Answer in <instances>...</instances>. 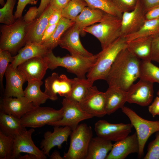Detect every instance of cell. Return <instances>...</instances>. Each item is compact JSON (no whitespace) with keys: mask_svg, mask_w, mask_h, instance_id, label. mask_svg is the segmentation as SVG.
I'll list each match as a JSON object with an SVG mask.
<instances>
[{"mask_svg":"<svg viewBox=\"0 0 159 159\" xmlns=\"http://www.w3.org/2000/svg\"><path fill=\"white\" fill-rule=\"evenodd\" d=\"M146 20L159 18V5L155 6L147 11L145 13Z\"/></svg>","mask_w":159,"mask_h":159,"instance_id":"c3c4849f","label":"cell"},{"mask_svg":"<svg viewBox=\"0 0 159 159\" xmlns=\"http://www.w3.org/2000/svg\"><path fill=\"white\" fill-rule=\"evenodd\" d=\"M14 144V137L6 135L0 131V159H11Z\"/></svg>","mask_w":159,"mask_h":159,"instance_id":"d590c367","label":"cell"},{"mask_svg":"<svg viewBox=\"0 0 159 159\" xmlns=\"http://www.w3.org/2000/svg\"><path fill=\"white\" fill-rule=\"evenodd\" d=\"M19 159H38V158L35 155L31 154H27L23 156L21 155L19 158Z\"/></svg>","mask_w":159,"mask_h":159,"instance_id":"f5cc1de1","label":"cell"},{"mask_svg":"<svg viewBox=\"0 0 159 159\" xmlns=\"http://www.w3.org/2000/svg\"><path fill=\"white\" fill-rule=\"evenodd\" d=\"M31 23L25 22L21 17L11 24L1 25L0 49L8 51L11 54L18 53L26 43V37Z\"/></svg>","mask_w":159,"mask_h":159,"instance_id":"277c9868","label":"cell"},{"mask_svg":"<svg viewBox=\"0 0 159 159\" xmlns=\"http://www.w3.org/2000/svg\"><path fill=\"white\" fill-rule=\"evenodd\" d=\"M50 0H41L40 4L38 8V18L43 13L45 9L49 4Z\"/></svg>","mask_w":159,"mask_h":159,"instance_id":"f907efd6","label":"cell"},{"mask_svg":"<svg viewBox=\"0 0 159 159\" xmlns=\"http://www.w3.org/2000/svg\"><path fill=\"white\" fill-rule=\"evenodd\" d=\"M132 127L131 123L112 124L105 120H100L95 123V131L97 136L116 142L128 135Z\"/></svg>","mask_w":159,"mask_h":159,"instance_id":"30bf717a","label":"cell"},{"mask_svg":"<svg viewBox=\"0 0 159 159\" xmlns=\"http://www.w3.org/2000/svg\"><path fill=\"white\" fill-rule=\"evenodd\" d=\"M159 34V18L146 20L136 32L125 37L127 41L141 37H155Z\"/></svg>","mask_w":159,"mask_h":159,"instance_id":"1f68e13d","label":"cell"},{"mask_svg":"<svg viewBox=\"0 0 159 159\" xmlns=\"http://www.w3.org/2000/svg\"><path fill=\"white\" fill-rule=\"evenodd\" d=\"M141 60L127 47L117 57L106 77L109 87L120 88L127 91L139 78Z\"/></svg>","mask_w":159,"mask_h":159,"instance_id":"6da1fadb","label":"cell"},{"mask_svg":"<svg viewBox=\"0 0 159 159\" xmlns=\"http://www.w3.org/2000/svg\"><path fill=\"white\" fill-rule=\"evenodd\" d=\"M27 82V85L24 90V96L35 107L40 106L49 99L45 93L40 90V87L43 83L42 80H32Z\"/></svg>","mask_w":159,"mask_h":159,"instance_id":"f1b7e54d","label":"cell"},{"mask_svg":"<svg viewBox=\"0 0 159 159\" xmlns=\"http://www.w3.org/2000/svg\"><path fill=\"white\" fill-rule=\"evenodd\" d=\"M71 0H50L49 5L53 10H62Z\"/></svg>","mask_w":159,"mask_h":159,"instance_id":"ee69618b","label":"cell"},{"mask_svg":"<svg viewBox=\"0 0 159 159\" xmlns=\"http://www.w3.org/2000/svg\"><path fill=\"white\" fill-rule=\"evenodd\" d=\"M139 142L136 132L115 142L106 159H124L132 153H138Z\"/></svg>","mask_w":159,"mask_h":159,"instance_id":"ffe728a7","label":"cell"},{"mask_svg":"<svg viewBox=\"0 0 159 159\" xmlns=\"http://www.w3.org/2000/svg\"><path fill=\"white\" fill-rule=\"evenodd\" d=\"M105 94L106 114L110 115L121 108L127 102V91L120 88L109 87Z\"/></svg>","mask_w":159,"mask_h":159,"instance_id":"d4e9b609","label":"cell"},{"mask_svg":"<svg viewBox=\"0 0 159 159\" xmlns=\"http://www.w3.org/2000/svg\"><path fill=\"white\" fill-rule=\"evenodd\" d=\"M113 145L112 141L102 137L92 138L85 159H106Z\"/></svg>","mask_w":159,"mask_h":159,"instance_id":"484cf974","label":"cell"},{"mask_svg":"<svg viewBox=\"0 0 159 159\" xmlns=\"http://www.w3.org/2000/svg\"><path fill=\"white\" fill-rule=\"evenodd\" d=\"M145 13L151 8L159 5V0H140Z\"/></svg>","mask_w":159,"mask_h":159,"instance_id":"681fc988","label":"cell"},{"mask_svg":"<svg viewBox=\"0 0 159 159\" xmlns=\"http://www.w3.org/2000/svg\"><path fill=\"white\" fill-rule=\"evenodd\" d=\"M79 103L84 112L93 117H101L106 115L105 92L99 91L96 86H92L87 95Z\"/></svg>","mask_w":159,"mask_h":159,"instance_id":"4fadbf2b","label":"cell"},{"mask_svg":"<svg viewBox=\"0 0 159 159\" xmlns=\"http://www.w3.org/2000/svg\"><path fill=\"white\" fill-rule=\"evenodd\" d=\"M26 76L28 81L42 80L48 68L45 57H37L28 60L17 67Z\"/></svg>","mask_w":159,"mask_h":159,"instance_id":"44dd1931","label":"cell"},{"mask_svg":"<svg viewBox=\"0 0 159 159\" xmlns=\"http://www.w3.org/2000/svg\"><path fill=\"white\" fill-rule=\"evenodd\" d=\"M153 38L151 37H141L127 41V48L140 59L151 61Z\"/></svg>","mask_w":159,"mask_h":159,"instance_id":"cb8c5ba5","label":"cell"},{"mask_svg":"<svg viewBox=\"0 0 159 159\" xmlns=\"http://www.w3.org/2000/svg\"><path fill=\"white\" fill-rule=\"evenodd\" d=\"M91 127L85 123L79 125L72 131L67 152L64 154L65 159H85L90 143L92 138Z\"/></svg>","mask_w":159,"mask_h":159,"instance_id":"8992f818","label":"cell"},{"mask_svg":"<svg viewBox=\"0 0 159 159\" xmlns=\"http://www.w3.org/2000/svg\"><path fill=\"white\" fill-rule=\"evenodd\" d=\"M5 4V3L4 0H0V4L1 6H3Z\"/></svg>","mask_w":159,"mask_h":159,"instance_id":"db71d44e","label":"cell"},{"mask_svg":"<svg viewBox=\"0 0 159 159\" xmlns=\"http://www.w3.org/2000/svg\"><path fill=\"white\" fill-rule=\"evenodd\" d=\"M6 85L3 97H19L23 96V85L27 79L24 73L17 67H13L9 64L4 74Z\"/></svg>","mask_w":159,"mask_h":159,"instance_id":"e0dca14e","label":"cell"},{"mask_svg":"<svg viewBox=\"0 0 159 159\" xmlns=\"http://www.w3.org/2000/svg\"><path fill=\"white\" fill-rule=\"evenodd\" d=\"M62 116V108L56 110L50 107L39 106L34 107L20 120L24 127L39 128L49 123L59 120Z\"/></svg>","mask_w":159,"mask_h":159,"instance_id":"ba28073f","label":"cell"},{"mask_svg":"<svg viewBox=\"0 0 159 159\" xmlns=\"http://www.w3.org/2000/svg\"><path fill=\"white\" fill-rule=\"evenodd\" d=\"M49 157L50 159H64L60 155L59 153L57 150L54 151Z\"/></svg>","mask_w":159,"mask_h":159,"instance_id":"816d5d0a","label":"cell"},{"mask_svg":"<svg viewBox=\"0 0 159 159\" xmlns=\"http://www.w3.org/2000/svg\"><path fill=\"white\" fill-rule=\"evenodd\" d=\"M62 10H54L49 18L47 26L58 23L62 17Z\"/></svg>","mask_w":159,"mask_h":159,"instance_id":"bcb514c9","label":"cell"},{"mask_svg":"<svg viewBox=\"0 0 159 159\" xmlns=\"http://www.w3.org/2000/svg\"><path fill=\"white\" fill-rule=\"evenodd\" d=\"M125 37L120 36L98 53L96 63L91 68L87 78L93 83L98 80H105L113 63L120 52L127 47Z\"/></svg>","mask_w":159,"mask_h":159,"instance_id":"7a4b0ae2","label":"cell"},{"mask_svg":"<svg viewBox=\"0 0 159 159\" xmlns=\"http://www.w3.org/2000/svg\"><path fill=\"white\" fill-rule=\"evenodd\" d=\"M152 60L159 63V34L153 38L152 42Z\"/></svg>","mask_w":159,"mask_h":159,"instance_id":"b9f144b4","label":"cell"},{"mask_svg":"<svg viewBox=\"0 0 159 159\" xmlns=\"http://www.w3.org/2000/svg\"><path fill=\"white\" fill-rule=\"evenodd\" d=\"M88 6L122 18V13L112 0H84Z\"/></svg>","mask_w":159,"mask_h":159,"instance_id":"d6a6232c","label":"cell"},{"mask_svg":"<svg viewBox=\"0 0 159 159\" xmlns=\"http://www.w3.org/2000/svg\"><path fill=\"white\" fill-rule=\"evenodd\" d=\"M16 0H7L3 7L0 9V23L10 25L14 22L13 10Z\"/></svg>","mask_w":159,"mask_h":159,"instance_id":"8d00e7d4","label":"cell"},{"mask_svg":"<svg viewBox=\"0 0 159 159\" xmlns=\"http://www.w3.org/2000/svg\"><path fill=\"white\" fill-rule=\"evenodd\" d=\"M87 6L84 0H71L62 10V16L74 22L79 14Z\"/></svg>","mask_w":159,"mask_h":159,"instance_id":"e575fe53","label":"cell"},{"mask_svg":"<svg viewBox=\"0 0 159 159\" xmlns=\"http://www.w3.org/2000/svg\"><path fill=\"white\" fill-rule=\"evenodd\" d=\"M54 10L49 4L39 17L31 23L26 37V43L41 44L43 34L48 26L49 18Z\"/></svg>","mask_w":159,"mask_h":159,"instance_id":"7402d4cb","label":"cell"},{"mask_svg":"<svg viewBox=\"0 0 159 159\" xmlns=\"http://www.w3.org/2000/svg\"><path fill=\"white\" fill-rule=\"evenodd\" d=\"M144 159H159V132L155 139L149 143Z\"/></svg>","mask_w":159,"mask_h":159,"instance_id":"f35d334b","label":"cell"},{"mask_svg":"<svg viewBox=\"0 0 159 159\" xmlns=\"http://www.w3.org/2000/svg\"><path fill=\"white\" fill-rule=\"evenodd\" d=\"M157 95L159 97V90L157 93Z\"/></svg>","mask_w":159,"mask_h":159,"instance_id":"11a10c76","label":"cell"},{"mask_svg":"<svg viewBox=\"0 0 159 159\" xmlns=\"http://www.w3.org/2000/svg\"><path fill=\"white\" fill-rule=\"evenodd\" d=\"M139 78L159 83V67L152 63L151 61L141 60Z\"/></svg>","mask_w":159,"mask_h":159,"instance_id":"836d02e7","label":"cell"},{"mask_svg":"<svg viewBox=\"0 0 159 159\" xmlns=\"http://www.w3.org/2000/svg\"><path fill=\"white\" fill-rule=\"evenodd\" d=\"M26 130L19 119L0 112V131L4 134L14 137Z\"/></svg>","mask_w":159,"mask_h":159,"instance_id":"83f0119b","label":"cell"},{"mask_svg":"<svg viewBox=\"0 0 159 159\" xmlns=\"http://www.w3.org/2000/svg\"><path fill=\"white\" fill-rule=\"evenodd\" d=\"M120 10L123 13L133 10L138 0H112Z\"/></svg>","mask_w":159,"mask_h":159,"instance_id":"ab89813d","label":"cell"},{"mask_svg":"<svg viewBox=\"0 0 159 159\" xmlns=\"http://www.w3.org/2000/svg\"><path fill=\"white\" fill-rule=\"evenodd\" d=\"M72 80L71 93L66 98L79 103L87 95L93 83L87 78L77 77Z\"/></svg>","mask_w":159,"mask_h":159,"instance_id":"f546056e","label":"cell"},{"mask_svg":"<svg viewBox=\"0 0 159 159\" xmlns=\"http://www.w3.org/2000/svg\"><path fill=\"white\" fill-rule=\"evenodd\" d=\"M57 24L51 25L46 28L42 36L41 44L49 39L55 30Z\"/></svg>","mask_w":159,"mask_h":159,"instance_id":"f6af8a7d","label":"cell"},{"mask_svg":"<svg viewBox=\"0 0 159 159\" xmlns=\"http://www.w3.org/2000/svg\"><path fill=\"white\" fill-rule=\"evenodd\" d=\"M51 50L43 45L36 43L27 42L21 49L10 63L14 68H17L22 63L33 58L45 56Z\"/></svg>","mask_w":159,"mask_h":159,"instance_id":"603a6c76","label":"cell"},{"mask_svg":"<svg viewBox=\"0 0 159 159\" xmlns=\"http://www.w3.org/2000/svg\"><path fill=\"white\" fill-rule=\"evenodd\" d=\"M33 128L27 130L14 137V144L11 159H18L21 153L33 154L38 159H45L47 156L43 151L34 144L32 135L34 132Z\"/></svg>","mask_w":159,"mask_h":159,"instance_id":"7c38bea8","label":"cell"},{"mask_svg":"<svg viewBox=\"0 0 159 159\" xmlns=\"http://www.w3.org/2000/svg\"><path fill=\"white\" fill-rule=\"evenodd\" d=\"M75 24L74 21L62 17L58 22L57 27L50 38L42 44L49 50H52L59 45L64 33Z\"/></svg>","mask_w":159,"mask_h":159,"instance_id":"4dcf8cb0","label":"cell"},{"mask_svg":"<svg viewBox=\"0 0 159 159\" xmlns=\"http://www.w3.org/2000/svg\"><path fill=\"white\" fill-rule=\"evenodd\" d=\"M36 0H18L16 9L14 13V17L15 20L22 17L23 10L28 4L35 5L37 4Z\"/></svg>","mask_w":159,"mask_h":159,"instance_id":"60d3db41","label":"cell"},{"mask_svg":"<svg viewBox=\"0 0 159 159\" xmlns=\"http://www.w3.org/2000/svg\"><path fill=\"white\" fill-rule=\"evenodd\" d=\"M146 20L145 12L140 0H138L133 10L122 13L121 36L125 37L136 32Z\"/></svg>","mask_w":159,"mask_h":159,"instance_id":"9a60e30c","label":"cell"},{"mask_svg":"<svg viewBox=\"0 0 159 159\" xmlns=\"http://www.w3.org/2000/svg\"><path fill=\"white\" fill-rule=\"evenodd\" d=\"M121 19L105 13L100 22L87 27L83 34L88 33L99 41L102 49L107 47L121 36Z\"/></svg>","mask_w":159,"mask_h":159,"instance_id":"5b68a950","label":"cell"},{"mask_svg":"<svg viewBox=\"0 0 159 159\" xmlns=\"http://www.w3.org/2000/svg\"><path fill=\"white\" fill-rule=\"evenodd\" d=\"M105 12L87 6L84 8L78 15L75 21V23L80 29L81 34L84 35L83 30L85 28L100 22L102 19Z\"/></svg>","mask_w":159,"mask_h":159,"instance_id":"4316f807","label":"cell"},{"mask_svg":"<svg viewBox=\"0 0 159 159\" xmlns=\"http://www.w3.org/2000/svg\"><path fill=\"white\" fill-rule=\"evenodd\" d=\"M81 30L75 23L67 30L62 35L59 45L67 50L71 55L90 57L93 55L82 45L80 38Z\"/></svg>","mask_w":159,"mask_h":159,"instance_id":"5bb4252c","label":"cell"},{"mask_svg":"<svg viewBox=\"0 0 159 159\" xmlns=\"http://www.w3.org/2000/svg\"><path fill=\"white\" fill-rule=\"evenodd\" d=\"M98 56L97 54L90 57L73 55L60 57L56 56L51 50L44 57L49 69L53 70L58 67H62L77 77L86 78V74L96 63Z\"/></svg>","mask_w":159,"mask_h":159,"instance_id":"3957f363","label":"cell"},{"mask_svg":"<svg viewBox=\"0 0 159 159\" xmlns=\"http://www.w3.org/2000/svg\"><path fill=\"white\" fill-rule=\"evenodd\" d=\"M35 106L24 96L13 98L3 97L0 101V112L20 119Z\"/></svg>","mask_w":159,"mask_h":159,"instance_id":"ac0fdd59","label":"cell"},{"mask_svg":"<svg viewBox=\"0 0 159 159\" xmlns=\"http://www.w3.org/2000/svg\"><path fill=\"white\" fill-rule=\"evenodd\" d=\"M62 104V118L58 121L49 123L47 125L68 126L73 131L81 121L93 117L84 112L80 107L78 102L65 98L63 99Z\"/></svg>","mask_w":159,"mask_h":159,"instance_id":"9c48e42d","label":"cell"},{"mask_svg":"<svg viewBox=\"0 0 159 159\" xmlns=\"http://www.w3.org/2000/svg\"><path fill=\"white\" fill-rule=\"evenodd\" d=\"M72 81L65 74L54 72L45 80L44 92L52 100L58 99L57 94L67 98L71 93Z\"/></svg>","mask_w":159,"mask_h":159,"instance_id":"8fae6325","label":"cell"},{"mask_svg":"<svg viewBox=\"0 0 159 159\" xmlns=\"http://www.w3.org/2000/svg\"><path fill=\"white\" fill-rule=\"evenodd\" d=\"M127 102L142 106L149 105L153 97V83L140 79L127 91Z\"/></svg>","mask_w":159,"mask_h":159,"instance_id":"2e32d148","label":"cell"},{"mask_svg":"<svg viewBox=\"0 0 159 159\" xmlns=\"http://www.w3.org/2000/svg\"><path fill=\"white\" fill-rule=\"evenodd\" d=\"M38 8L34 6L29 8L23 17L24 21L27 23L33 21L37 17Z\"/></svg>","mask_w":159,"mask_h":159,"instance_id":"7bdbcfd3","label":"cell"},{"mask_svg":"<svg viewBox=\"0 0 159 159\" xmlns=\"http://www.w3.org/2000/svg\"><path fill=\"white\" fill-rule=\"evenodd\" d=\"M11 54L6 50L0 49V86L1 92L4 93L3 78L5 72L9 65L12 61L13 58Z\"/></svg>","mask_w":159,"mask_h":159,"instance_id":"74e56055","label":"cell"},{"mask_svg":"<svg viewBox=\"0 0 159 159\" xmlns=\"http://www.w3.org/2000/svg\"><path fill=\"white\" fill-rule=\"evenodd\" d=\"M121 109L135 129L139 145L138 157L141 158L144 154V147L148 139L153 134L159 131V120L152 121L145 119L132 110L124 106Z\"/></svg>","mask_w":159,"mask_h":159,"instance_id":"52a82bcc","label":"cell"},{"mask_svg":"<svg viewBox=\"0 0 159 159\" xmlns=\"http://www.w3.org/2000/svg\"><path fill=\"white\" fill-rule=\"evenodd\" d=\"M148 110L152 116L159 115V97L158 96L149 106Z\"/></svg>","mask_w":159,"mask_h":159,"instance_id":"7dc6e473","label":"cell"},{"mask_svg":"<svg viewBox=\"0 0 159 159\" xmlns=\"http://www.w3.org/2000/svg\"><path fill=\"white\" fill-rule=\"evenodd\" d=\"M54 126L52 132L47 131L44 133V139L40 143L42 150L46 156L49 157L51 149L55 146L61 148L63 143L67 142L72 131L71 129L68 126Z\"/></svg>","mask_w":159,"mask_h":159,"instance_id":"d6986e66","label":"cell"}]
</instances>
